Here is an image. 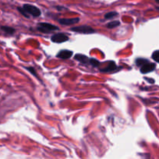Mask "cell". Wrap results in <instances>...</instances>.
<instances>
[{"label": "cell", "mask_w": 159, "mask_h": 159, "mask_svg": "<svg viewBox=\"0 0 159 159\" xmlns=\"http://www.w3.org/2000/svg\"><path fill=\"white\" fill-rule=\"evenodd\" d=\"M73 56V52L70 50H62L58 53L57 57L63 59H70Z\"/></svg>", "instance_id": "7"}, {"label": "cell", "mask_w": 159, "mask_h": 159, "mask_svg": "<svg viewBox=\"0 0 159 159\" xmlns=\"http://www.w3.org/2000/svg\"><path fill=\"white\" fill-rule=\"evenodd\" d=\"M119 24H120V22H119V21H115L109 23V24L106 25V27H107L108 28H109V29H112V28H116V27L119 26Z\"/></svg>", "instance_id": "10"}, {"label": "cell", "mask_w": 159, "mask_h": 159, "mask_svg": "<svg viewBox=\"0 0 159 159\" xmlns=\"http://www.w3.org/2000/svg\"><path fill=\"white\" fill-rule=\"evenodd\" d=\"M79 18H70V19H60L59 22L63 25H72L74 24H77L79 22Z\"/></svg>", "instance_id": "6"}, {"label": "cell", "mask_w": 159, "mask_h": 159, "mask_svg": "<svg viewBox=\"0 0 159 159\" xmlns=\"http://www.w3.org/2000/svg\"><path fill=\"white\" fill-rule=\"evenodd\" d=\"M117 15H118V13L116 12H110V13H108L105 15V18L109 20V19L114 18V17H116Z\"/></svg>", "instance_id": "12"}, {"label": "cell", "mask_w": 159, "mask_h": 159, "mask_svg": "<svg viewBox=\"0 0 159 159\" xmlns=\"http://www.w3.org/2000/svg\"><path fill=\"white\" fill-rule=\"evenodd\" d=\"M156 65L153 63H150L148 61V63H146L145 64H144L143 66L141 67V72L142 73H150L151 71H153L154 69H155Z\"/></svg>", "instance_id": "5"}, {"label": "cell", "mask_w": 159, "mask_h": 159, "mask_svg": "<svg viewBox=\"0 0 159 159\" xmlns=\"http://www.w3.org/2000/svg\"><path fill=\"white\" fill-rule=\"evenodd\" d=\"M157 9H159V7H158V8H157Z\"/></svg>", "instance_id": "19"}, {"label": "cell", "mask_w": 159, "mask_h": 159, "mask_svg": "<svg viewBox=\"0 0 159 159\" xmlns=\"http://www.w3.org/2000/svg\"><path fill=\"white\" fill-rule=\"evenodd\" d=\"M152 59H153L154 61L159 63V50H157L153 52V54H152Z\"/></svg>", "instance_id": "14"}, {"label": "cell", "mask_w": 159, "mask_h": 159, "mask_svg": "<svg viewBox=\"0 0 159 159\" xmlns=\"http://www.w3.org/2000/svg\"><path fill=\"white\" fill-rule=\"evenodd\" d=\"M116 70H117V67L116 65H115V63H114V62L112 61L109 63V65H108L105 68L102 70L101 71H102V72L108 73V72H112V71Z\"/></svg>", "instance_id": "9"}, {"label": "cell", "mask_w": 159, "mask_h": 159, "mask_svg": "<svg viewBox=\"0 0 159 159\" xmlns=\"http://www.w3.org/2000/svg\"><path fill=\"white\" fill-rule=\"evenodd\" d=\"M52 42L55 43H63L65 42V41H68L69 37L68 36L66 35L65 34L63 33H58L56 34H54L53 36L51 38Z\"/></svg>", "instance_id": "4"}, {"label": "cell", "mask_w": 159, "mask_h": 159, "mask_svg": "<svg viewBox=\"0 0 159 159\" xmlns=\"http://www.w3.org/2000/svg\"><path fill=\"white\" fill-rule=\"evenodd\" d=\"M58 29H59L58 27L51 24H48V23H39L38 26H37V31L42 33H48V32L54 31Z\"/></svg>", "instance_id": "1"}, {"label": "cell", "mask_w": 159, "mask_h": 159, "mask_svg": "<svg viewBox=\"0 0 159 159\" xmlns=\"http://www.w3.org/2000/svg\"><path fill=\"white\" fill-rule=\"evenodd\" d=\"M27 70H29L30 72H31L32 74H34V76H37V73H36L35 71L34 70V69H33V68H31V67H30V68H28V67H27Z\"/></svg>", "instance_id": "17"}, {"label": "cell", "mask_w": 159, "mask_h": 159, "mask_svg": "<svg viewBox=\"0 0 159 159\" xmlns=\"http://www.w3.org/2000/svg\"><path fill=\"white\" fill-rule=\"evenodd\" d=\"M155 2H157V3H159V0H155Z\"/></svg>", "instance_id": "18"}, {"label": "cell", "mask_w": 159, "mask_h": 159, "mask_svg": "<svg viewBox=\"0 0 159 159\" xmlns=\"http://www.w3.org/2000/svg\"><path fill=\"white\" fill-rule=\"evenodd\" d=\"M74 59H76L80 63H83V64H88V63H90V59H88L86 56L81 55V54L76 55V56H74Z\"/></svg>", "instance_id": "8"}, {"label": "cell", "mask_w": 159, "mask_h": 159, "mask_svg": "<svg viewBox=\"0 0 159 159\" xmlns=\"http://www.w3.org/2000/svg\"><path fill=\"white\" fill-rule=\"evenodd\" d=\"M1 29H2L3 31L6 32V33L9 34H13L15 32V30L13 29V28H10V27L3 26L1 28Z\"/></svg>", "instance_id": "11"}, {"label": "cell", "mask_w": 159, "mask_h": 159, "mask_svg": "<svg viewBox=\"0 0 159 159\" xmlns=\"http://www.w3.org/2000/svg\"><path fill=\"white\" fill-rule=\"evenodd\" d=\"M90 64H91L93 67H98L99 65V62L94 59H90Z\"/></svg>", "instance_id": "15"}, {"label": "cell", "mask_w": 159, "mask_h": 159, "mask_svg": "<svg viewBox=\"0 0 159 159\" xmlns=\"http://www.w3.org/2000/svg\"><path fill=\"white\" fill-rule=\"evenodd\" d=\"M23 9H24V11L26 12L28 14L31 15L34 17H37L41 15V10L37 7L32 5H29V4H25L23 6Z\"/></svg>", "instance_id": "2"}, {"label": "cell", "mask_w": 159, "mask_h": 159, "mask_svg": "<svg viewBox=\"0 0 159 159\" xmlns=\"http://www.w3.org/2000/svg\"><path fill=\"white\" fill-rule=\"evenodd\" d=\"M71 31L76 33L80 34H92L95 32L94 28H92L90 26H79V27H74V28H71Z\"/></svg>", "instance_id": "3"}, {"label": "cell", "mask_w": 159, "mask_h": 159, "mask_svg": "<svg viewBox=\"0 0 159 159\" xmlns=\"http://www.w3.org/2000/svg\"><path fill=\"white\" fill-rule=\"evenodd\" d=\"M148 59H137V60H136V63H137V65L138 66V67H141V66H143L144 64L148 63Z\"/></svg>", "instance_id": "13"}, {"label": "cell", "mask_w": 159, "mask_h": 159, "mask_svg": "<svg viewBox=\"0 0 159 159\" xmlns=\"http://www.w3.org/2000/svg\"><path fill=\"white\" fill-rule=\"evenodd\" d=\"M18 10H19V11H20V13H22V14L24 15V16L25 17H28H28H29V15H28V13H26V12L24 11V9H23V8H18Z\"/></svg>", "instance_id": "16"}]
</instances>
